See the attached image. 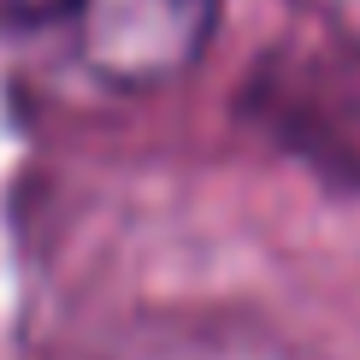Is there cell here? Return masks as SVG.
<instances>
[{"label":"cell","mask_w":360,"mask_h":360,"mask_svg":"<svg viewBox=\"0 0 360 360\" xmlns=\"http://www.w3.org/2000/svg\"><path fill=\"white\" fill-rule=\"evenodd\" d=\"M224 0H0V41L101 95L166 89L213 48Z\"/></svg>","instance_id":"cell-1"}]
</instances>
